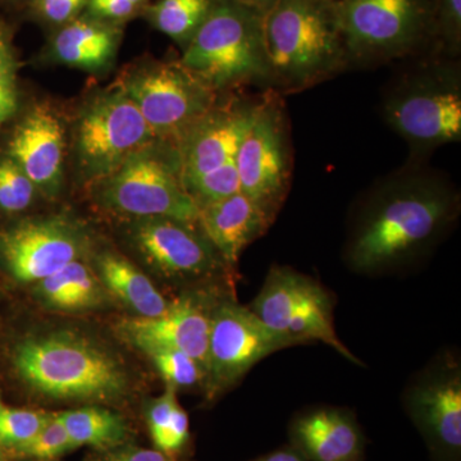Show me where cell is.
Returning a JSON list of instances; mask_svg holds the SVG:
<instances>
[{"label":"cell","mask_w":461,"mask_h":461,"mask_svg":"<svg viewBox=\"0 0 461 461\" xmlns=\"http://www.w3.org/2000/svg\"><path fill=\"white\" fill-rule=\"evenodd\" d=\"M236 166L240 191L275 222L290 191L294 171L290 123L277 91L264 90L258 96L250 124L240 142Z\"/></svg>","instance_id":"9"},{"label":"cell","mask_w":461,"mask_h":461,"mask_svg":"<svg viewBox=\"0 0 461 461\" xmlns=\"http://www.w3.org/2000/svg\"><path fill=\"white\" fill-rule=\"evenodd\" d=\"M297 345L303 344L267 326L250 308L218 300L212 312L206 397L222 395L267 357Z\"/></svg>","instance_id":"11"},{"label":"cell","mask_w":461,"mask_h":461,"mask_svg":"<svg viewBox=\"0 0 461 461\" xmlns=\"http://www.w3.org/2000/svg\"><path fill=\"white\" fill-rule=\"evenodd\" d=\"M178 405L180 402L177 400V391L168 386L166 387L165 393L151 403L148 412V424L153 441L166 429Z\"/></svg>","instance_id":"35"},{"label":"cell","mask_w":461,"mask_h":461,"mask_svg":"<svg viewBox=\"0 0 461 461\" xmlns=\"http://www.w3.org/2000/svg\"><path fill=\"white\" fill-rule=\"evenodd\" d=\"M17 68L11 27L0 21V124L17 109Z\"/></svg>","instance_id":"29"},{"label":"cell","mask_w":461,"mask_h":461,"mask_svg":"<svg viewBox=\"0 0 461 461\" xmlns=\"http://www.w3.org/2000/svg\"><path fill=\"white\" fill-rule=\"evenodd\" d=\"M9 154L36 189L57 195L62 185L65 130L53 108L35 105L25 115L9 142Z\"/></svg>","instance_id":"18"},{"label":"cell","mask_w":461,"mask_h":461,"mask_svg":"<svg viewBox=\"0 0 461 461\" xmlns=\"http://www.w3.org/2000/svg\"><path fill=\"white\" fill-rule=\"evenodd\" d=\"M35 295L42 305L62 312L90 311L107 302L102 281L81 259L36 282Z\"/></svg>","instance_id":"22"},{"label":"cell","mask_w":461,"mask_h":461,"mask_svg":"<svg viewBox=\"0 0 461 461\" xmlns=\"http://www.w3.org/2000/svg\"><path fill=\"white\" fill-rule=\"evenodd\" d=\"M29 2H30V0H29Z\"/></svg>","instance_id":"40"},{"label":"cell","mask_w":461,"mask_h":461,"mask_svg":"<svg viewBox=\"0 0 461 461\" xmlns=\"http://www.w3.org/2000/svg\"><path fill=\"white\" fill-rule=\"evenodd\" d=\"M180 62L217 94L244 85L272 90L263 16L236 0H218Z\"/></svg>","instance_id":"5"},{"label":"cell","mask_w":461,"mask_h":461,"mask_svg":"<svg viewBox=\"0 0 461 461\" xmlns=\"http://www.w3.org/2000/svg\"><path fill=\"white\" fill-rule=\"evenodd\" d=\"M272 224L241 191L199 209L200 230L230 268L238 266L242 251Z\"/></svg>","instance_id":"19"},{"label":"cell","mask_w":461,"mask_h":461,"mask_svg":"<svg viewBox=\"0 0 461 461\" xmlns=\"http://www.w3.org/2000/svg\"><path fill=\"white\" fill-rule=\"evenodd\" d=\"M158 141L135 103L121 89L85 108L76 130V153L85 177L99 182L133 154Z\"/></svg>","instance_id":"12"},{"label":"cell","mask_w":461,"mask_h":461,"mask_svg":"<svg viewBox=\"0 0 461 461\" xmlns=\"http://www.w3.org/2000/svg\"><path fill=\"white\" fill-rule=\"evenodd\" d=\"M150 357L160 377L173 390H187L204 384L205 372L184 351L169 348H153L144 351Z\"/></svg>","instance_id":"27"},{"label":"cell","mask_w":461,"mask_h":461,"mask_svg":"<svg viewBox=\"0 0 461 461\" xmlns=\"http://www.w3.org/2000/svg\"><path fill=\"white\" fill-rule=\"evenodd\" d=\"M433 45L429 56L457 59L461 53V0H430Z\"/></svg>","instance_id":"28"},{"label":"cell","mask_w":461,"mask_h":461,"mask_svg":"<svg viewBox=\"0 0 461 461\" xmlns=\"http://www.w3.org/2000/svg\"><path fill=\"white\" fill-rule=\"evenodd\" d=\"M214 300L200 294H185L157 318H132L121 323V330L141 351L169 348L184 351L205 372L208 368L209 336Z\"/></svg>","instance_id":"16"},{"label":"cell","mask_w":461,"mask_h":461,"mask_svg":"<svg viewBox=\"0 0 461 461\" xmlns=\"http://www.w3.org/2000/svg\"><path fill=\"white\" fill-rule=\"evenodd\" d=\"M288 444L309 461H366V437L357 414L339 406L297 412L288 424Z\"/></svg>","instance_id":"17"},{"label":"cell","mask_w":461,"mask_h":461,"mask_svg":"<svg viewBox=\"0 0 461 461\" xmlns=\"http://www.w3.org/2000/svg\"><path fill=\"white\" fill-rule=\"evenodd\" d=\"M258 98H230L213 108L178 147L182 184L198 208L239 193L236 157Z\"/></svg>","instance_id":"7"},{"label":"cell","mask_w":461,"mask_h":461,"mask_svg":"<svg viewBox=\"0 0 461 461\" xmlns=\"http://www.w3.org/2000/svg\"><path fill=\"white\" fill-rule=\"evenodd\" d=\"M122 36L123 26L83 14L54 30L50 53L62 65L98 72L112 65Z\"/></svg>","instance_id":"20"},{"label":"cell","mask_w":461,"mask_h":461,"mask_svg":"<svg viewBox=\"0 0 461 461\" xmlns=\"http://www.w3.org/2000/svg\"><path fill=\"white\" fill-rule=\"evenodd\" d=\"M190 441L189 415L181 405L173 412L171 420L165 429L154 439L157 450L166 455L181 453Z\"/></svg>","instance_id":"34"},{"label":"cell","mask_w":461,"mask_h":461,"mask_svg":"<svg viewBox=\"0 0 461 461\" xmlns=\"http://www.w3.org/2000/svg\"><path fill=\"white\" fill-rule=\"evenodd\" d=\"M338 5L350 69L373 68L432 50L430 0H338Z\"/></svg>","instance_id":"6"},{"label":"cell","mask_w":461,"mask_h":461,"mask_svg":"<svg viewBox=\"0 0 461 461\" xmlns=\"http://www.w3.org/2000/svg\"><path fill=\"white\" fill-rule=\"evenodd\" d=\"M236 2L251 9V11L257 12V14H262L264 17V14L276 5L277 0H236Z\"/></svg>","instance_id":"38"},{"label":"cell","mask_w":461,"mask_h":461,"mask_svg":"<svg viewBox=\"0 0 461 461\" xmlns=\"http://www.w3.org/2000/svg\"><path fill=\"white\" fill-rule=\"evenodd\" d=\"M217 3L218 0H157L148 5L142 17L185 50Z\"/></svg>","instance_id":"24"},{"label":"cell","mask_w":461,"mask_h":461,"mask_svg":"<svg viewBox=\"0 0 461 461\" xmlns=\"http://www.w3.org/2000/svg\"><path fill=\"white\" fill-rule=\"evenodd\" d=\"M149 5L150 0H89L84 14L123 26L127 21L142 16Z\"/></svg>","instance_id":"32"},{"label":"cell","mask_w":461,"mask_h":461,"mask_svg":"<svg viewBox=\"0 0 461 461\" xmlns=\"http://www.w3.org/2000/svg\"><path fill=\"white\" fill-rule=\"evenodd\" d=\"M403 409L430 461H461V364L446 353L418 373L403 393Z\"/></svg>","instance_id":"13"},{"label":"cell","mask_w":461,"mask_h":461,"mask_svg":"<svg viewBox=\"0 0 461 461\" xmlns=\"http://www.w3.org/2000/svg\"><path fill=\"white\" fill-rule=\"evenodd\" d=\"M382 113L411 149L412 162L461 141V68L457 59L417 58L384 94Z\"/></svg>","instance_id":"3"},{"label":"cell","mask_w":461,"mask_h":461,"mask_svg":"<svg viewBox=\"0 0 461 461\" xmlns=\"http://www.w3.org/2000/svg\"><path fill=\"white\" fill-rule=\"evenodd\" d=\"M72 448H75L74 445L69 439L60 415L53 414V418L41 429V432L29 444L14 451V454L23 457H32V459L50 460L56 459Z\"/></svg>","instance_id":"31"},{"label":"cell","mask_w":461,"mask_h":461,"mask_svg":"<svg viewBox=\"0 0 461 461\" xmlns=\"http://www.w3.org/2000/svg\"><path fill=\"white\" fill-rule=\"evenodd\" d=\"M117 87L135 103L157 140L177 149L218 102V94L180 60H144L127 71Z\"/></svg>","instance_id":"10"},{"label":"cell","mask_w":461,"mask_h":461,"mask_svg":"<svg viewBox=\"0 0 461 461\" xmlns=\"http://www.w3.org/2000/svg\"><path fill=\"white\" fill-rule=\"evenodd\" d=\"M53 414L32 409L9 408L0 403V451H17L29 444L50 423Z\"/></svg>","instance_id":"26"},{"label":"cell","mask_w":461,"mask_h":461,"mask_svg":"<svg viewBox=\"0 0 461 461\" xmlns=\"http://www.w3.org/2000/svg\"><path fill=\"white\" fill-rule=\"evenodd\" d=\"M86 249L84 230L66 217L27 221L0 239V253L8 271L27 284L44 280L81 259Z\"/></svg>","instance_id":"15"},{"label":"cell","mask_w":461,"mask_h":461,"mask_svg":"<svg viewBox=\"0 0 461 461\" xmlns=\"http://www.w3.org/2000/svg\"><path fill=\"white\" fill-rule=\"evenodd\" d=\"M98 272L105 290L135 312L138 317H160L171 304L147 275L118 254H102L98 259Z\"/></svg>","instance_id":"23"},{"label":"cell","mask_w":461,"mask_h":461,"mask_svg":"<svg viewBox=\"0 0 461 461\" xmlns=\"http://www.w3.org/2000/svg\"><path fill=\"white\" fill-rule=\"evenodd\" d=\"M98 198L115 213L198 224L199 208L182 184L178 149L156 141L103 178Z\"/></svg>","instance_id":"8"},{"label":"cell","mask_w":461,"mask_h":461,"mask_svg":"<svg viewBox=\"0 0 461 461\" xmlns=\"http://www.w3.org/2000/svg\"><path fill=\"white\" fill-rule=\"evenodd\" d=\"M132 241L145 262L166 278L193 281L230 271L198 224L171 218H139Z\"/></svg>","instance_id":"14"},{"label":"cell","mask_w":461,"mask_h":461,"mask_svg":"<svg viewBox=\"0 0 461 461\" xmlns=\"http://www.w3.org/2000/svg\"><path fill=\"white\" fill-rule=\"evenodd\" d=\"M20 377L41 395L108 402L126 395L129 379L113 355L71 332L26 339L14 357Z\"/></svg>","instance_id":"4"},{"label":"cell","mask_w":461,"mask_h":461,"mask_svg":"<svg viewBox=\"0 0 461 461\" xmlns=\"http://www.w3.org/2000/svg\"><path fill=\"white\" fill-rule=\"evenodd\" d=\"M89 0H30L32 14L44 25L58 29L84 14Z\"/></svg>","instance_id":"33"},{"label":"cell","mask_w":461,"mask_h":461,"mask_svg":"<svg viewBox=\"0 0 461 461\" xmlns=\"http://www.w3.org/2000/svg\"><path fill=\"white\" fill-rule=\"evenodd\" d=\"M0 403H2V402H0ZM0 453H2V451H0Z\"/></svg>","instance_id":"39"},{"label":"cell","mask_w":461,"mask_h":461,"mask_svg":"<svg viewBox=\"0 0 461 461\" xmlns=\"http://www.w3.org/2000/svg\"><path fill=\"white\" fill-rule=\"evenodd\" d=\"M36 186L12 158L0 162V208L9 213L32 205Z\"/></svg>","instance_id":"30"},{"label":"cell","mask_w":461,"mask_h":461,"mask_svg":"<svg viewBox=\"0 0 461 461\" xmlns=\"http://www.w3.org/2000/svg\"><path fill=\"white\" fill-rule=\"evenodd\" d=\"M59 415L74 447H109L122 441L126 435L122 418L99 406H86Z\"/></svg>","instance_id":"25"},{"label":"cell","mask_w":461,"mask_h":461,"mask_svg":"<svg viewBox=\"0 0 461 461\" xmlns=\"http://www.w3.org/2000/svg\"><path fill=\"white\" fill-rule=\"evenodd\" d=\"M250 461H309L305 456H303L295 447L290 444L282 446L280 448L260 455L256 459Z\"/></svg>","instance_id":"37"},{"label":"cell","mask_w":461,"mask_h":461,"mask_svg":"<svg viewBox=\"0 0 461 461\" xmlns=\"http://www.w3.org/2000/svg\"><path fill=\"white\" fill-rule=\"evenodd\" d=\"M321 286L313 277L290 267L273 266L250 309L267 326L284 332L291 315Z\"/></svg>","instance_id":"21"},{"label":"cell","mask_w":461,"mask_h":461,"mask_svg":"<svg viewBox=\"0 0 461 461\" xmlns=\"http://www.w3.org/2000/svg\"><path fill=\"white\" fill-rule=\"evenodd\" d=\"M108 461H171L168 455L151 448L130 447L112 455Z\"/></svg>","instance_id":"36"},{"label":"cell","mask_w":461,"mask_h":461,"mask_svg":"<svg viewBox=\"0 0 461 461\" xmlns=\"http://www.w3.org/2000/svg\"><path fill=\"white\" fill-rule=\"evenodd\" d=\"M460 206V193L445 175L409 163L364 199L345 244L346 266L379 275L414 262L456 222Z\"/></svg>","instance_id":"1"},{"label":"cell","mask_w":461,"mask_h":461,"mask_svg":"<svg viewBox=\"0 0 461 461\" xmlns=\"http://www.w3.org/2000/svg\"><path fill=\"white\" fill-rule=\"evenodd\" d=\"M272 90L300 93L350 69L338 0H277L263 17Z\"/></svg>","instance_id":"2"}]
</instances>
